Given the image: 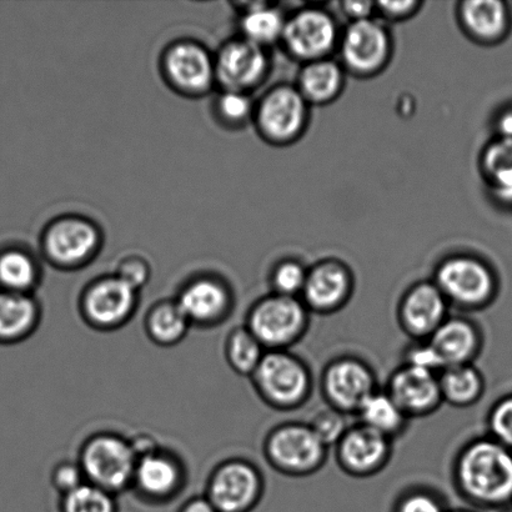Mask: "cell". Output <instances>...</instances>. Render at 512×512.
Masks as SVG:
<instances>
[{
  "instance_id": "6da1fadb",
  "label": "cell",
  "mask_w": 512,
  "mask_h": 512,
  "mask_svg": "<svg viewBox=\"0 0 512 512\" xmlns=\"http://www.w3.org/2000/svg\"><path fill=\"white\" fill-rule=\"evenodd\" d=\"M456 488L480 506H501L512 501V451L491 438L469 441L456 456Z\"/></svg>"
},
{
  "instance_id": "7a4b0ae2",
  "label": "cell",
  "mask_w": 512,
  "mask_h": 512,
  "mask_svg": "<svg viewBox=\"0 0 512 512\" xmlns=\"http://www.w3.org/2000/svg\"><path fill=\"white\" fill-rule=\"evenodd\" d=\"M250 379L259 398L279 411L301 408L313 393L308 364L289 350L266 351Z\"/></svg>"
},
{
  "instance_id": "3957f363",
  "label": "cell",
  "mask_w": 512,
  "mask_h": 512,
  "mask_svg": "<svg viewBox=\"0 0 512 512\" xmlns=\"http://www.w3.org/2000/svg\"><path fill=\"white\" fill-rule=\"evenodd\" d=\"M78 463L87 483L117 496L132 489L138 458L124 436L100 431L89 436L79 450Z\"/></svg>"
},
{
  "instance_id": "277c9868",
  "label": "cell",
  "mask_w": 512,
  "mask_h": 512,
  "mask_svg": "<svg viewBox=\"0 0 512 512\" xmlns=\"http://www.w3.org/2000/svg\"><path fill=\"white\" fill-rule=\"evenodd\" d=\"M310 314L300 298L273 293L255 301L245 326L266 351L289 350L304 338Z\"/></svg>"
},
{
  "instance_id": "5b68a950",
  "label": "cell",
  "mask_w": 512,
  "mask_h": 512,
  "mask_svg": "<svg viewBox=\"0 0 512 512\" xmlns=\"http://www.w3.org/2000/svg\"><path fill=\"white\" fill-rule=\"evenodd\" d=\"M268 464L278 473L291 478H305L323 468L328 446L308 423H284L269 431L263 446Z\"/></svg>"
},
{
  "instance_id": "8992f818",
  "label": "cell",
  "mask_w": 512,
  "mask_h": 512,
  "mask_svg": "<svg viewBox=\"0 0 512 512\" xmlns=\"http://www.w3.org/2000/svg\"><path fill=\"white\" fill-rule=\"evenodd\" d=\"M40 243L45 259L55 268L77 270L99 254L102 230L83 215H62L45 227Z\"/></svg>"
},
{
  "instance_id": "52a82bcc",
  "label": "cell",
  "mask_w": 512,
  "mask_h": 512,
  "mask_svg": "<svg viewBox=\"0 0 512 512\" xmlns=\"http://www.w3.org/2000/svg\"><path fill=\"white\" fill-rule=\"evenodd\" d=\"M140 291L113 274L90 281L79 298V313L90 328L114 331L133 319Z\"/></svg>"
},
{
  "instance_id": "ba28073f",
  "label": "cell",
  "mask_w": 512,
  "mask_h": 512,
  "mask_svg": "<svg viewBox=\"0 0 512 512\" xmlns=\"http://www.w3.org/2000/svg\"><path fill=\"white\" fill-rule=\"evenodd\" d=\"M160 72L174 92L188 98L207 95L217 85L215 55L194 39H179L163 50Z\"/></svg>"
},
{
  "instance_id": "9c48e42d",
  "label": "cell",
  "mask_w": 512,
  "mask_h": 512,
  "mask_svg": "<svg viewBox=\"0 0 512 512\" xmlns=\"http://www.w3.org/2000/svg\"><path fill=\"white\" fill-rule=\"evenodd\" d=\"M434 283L450 305L468 311L491 303L496 291L493 271L473 256H451L436 269Z\"/></svg>"
},
{
  "instance_id": "30bf717a",
  "label": "cell",
  "mask_w": 512,
  "mask_h": 512,
  "mask_svg": "<svg viewBox=\"0 0 512 512\" xmlns=\"http://www.w3.org/2000/svg\"><path fill=\"white\" fill-rule=\"evenodd\" d=\"M265 490L263 473L252 461H222L209 475L205 496L218 512H250Z\"/></svg>"
},
{
  "instance_id": "8fae6325",
  "label": "cell",
  "mask_w": 512,
  "mask_h": 512,
  "mask_svg": "<svg viewBox=\"0 0 512 512\" xmlns=\"http://www.w3.org/2000/svg\"><path fill=\"white\" fill-rule=\"evenodd\" d=\"M376 390L378 384L374 370L355 356L331 360L321 375V393L326 404L344 415L358 414Z\"/></svg>"
},
{
  "instance_id": "7c38bea8",
  "label": "cell",
  "mask_w": 512,
  "mask_h": 512,
  "mask_svg": "<svg viewBox=\"0 0 512 512\" xmlns=\"http://www.w3.org/2000/svg\"><path fill=\"white\" fill-rule=\"evenodd\" d=\"M308 119V102L296 88L280 85L255 105L254 122L261 137L273 144L294 142Z\"/></svg>"
},
{
  "instance_id": "4fadbf2b",
  "label": "cell",
  "mask_w": 512,
  "mask_h": 512,
  "mask_svg": "<svg viewBox=\"0 0 512 512\" xmlns=\"http://www.w3.org/2000/svg\"><path fill=\"white\" fill-rule=\"evenodd\" d=\"M175 301L192 326L213 328L232 314L234 296L227 281L204 274L188 280Z\"/></svg>"
},
{
  "instance_id": "5bb4252c",
  "label": "cell",
  "mask_w": 512,
  "mask_h": 512,
  "mask_svg": "<svg viewBox=\"0 0 512 512\" xmlns=\"http://www.w3.org/2000/svg\"><path fill=\"white\" fill-rule=\"evenodd\" d=\"M268 68L264 48L242 37L224 43L215 54V78L220 90L250 94L263 82Z\"/></svg>"
},
{
  "instance_id": "9a60e30c",
  "label": "cell",
  "mask_w": 512,
  "mask_h": 512,
  "mask_svg": "<svg viewBox=\"0 0 512 512\" xmlns=\"http://www.w3.org/2000/svg\"><path fill=\"white\" fill-rule=\"evenodd\" d=\"M391 455L393 440L360 423L349 426L335 445L336 463L345 474L354 478L379 474L390 463Z\"/></svg>"
},
{
  "instance_id": "2e32d148",
  "label": "cell",
  "mask_w": 512,
  "mask_h": 512,
  "mask_svg": "<svg viewBox=\"0 0 512 512\" xmlns=\"http://www.w3.org/2000/svg\"><path fill=\"white\" fill-rule=\"evenodd\" d=\"M281 40L293 57L310 63L326 58L338 40V29L324 10L303 9L286 20Z\"/></svg>"
},
{
  "instance_id": "e0dca14e",
  "label": "cell",
  "mask_w": 512,
  "mask_h": 512,
  "mask_svg": "<svg viewBox=\"0 0 512 512\" xmlns=\"http://www.w3.org/2000/svg\"><path fill=\"white\" fill-rule=\"evenodd\" d=\"M391 40L388 30L374 19L351 22L341 39L345 67L358 75L380 72L388 63Z\"/></svg>"
},
{
  "instance_id": "ac0fdd59",
  "label": "cell",
  "mask_w": 512,
  "mask_h": 512,
  "mask_svg": "<svg viewBox=\"0 0 512 512\" xmlns=\"http://www.w3.org/2000/svg\"><path fill=\"white\" fill-rule=\"evenodd\" d=\"M449 306L434 281H421L406 290L400 300V328L415 341L428 340L449 318Z\"/></svg>"
},
{
  "instance_id": "d6986e66",
  "label": "cell",
  "mask_w": 512,
  "mask_h": 512,
  "mask_svg": "<svg viewBox=\"0 0 512 512\" xmlns=\"http://www.w3.org/2000/svg\"><path fill=\"white\" fill-rule=\"evenodd\" d=\"M354 279L348 266L340 261L325 260L308 270L301 300L310 313L331 315L349 303Z\"/></svg>"
},
{
  "instance_id": "ffe728a7",
  "label": "cell",
  "mask_w": 512,
  "mask_h": 512,
  "mask_svg": "<svg viewBox=\"0 0 512 512\" xmlns=\"http://www.w3.org/2000/svg\"><path fill=\"white\" fill-rule=\"evenodd\" d=\"M185 483V469L177 455L159 449L138 459L132 489L149 503L163 504L177 498Z\"/></svg>"
},
{
  "instance_id": "44dd1931",
  "label": "cell",
  "mask_w": 512,
  "mask_h": 512,
  "mask_svg": "<svg viewBox=\"0 0 512 512\" xmlns=\"http://www.w3.org/2000/svg\"><path fill=\"white\" fill-rule=\"evenodd\" d=\"M386 393L409 419L429 416L444 403L439 374L406 364L390 375Z\"/></svg>"
},
{
  "instance_id": "7402d4cb",
  "label": "cell",
  "mask_w": 512,
  "mask_h": 512,
  "mask_svg": "<svg viewBox=\"0 0 512 512\" xmlns=\"http://www.w3.org/2000/svg\"><path fill=\"white\" fill-rule=\"evenodd\" d=\"M428 341L439 355L444 369L473 364L483 348V336L478 325L463 316H449Z\"/></svg>"
},
{
  "instance_id": "603a6c76",
  "label": "cell",
  "mask_w": 512,
  "mask_h": 512,
  "mask_svg": "<svg viewBox=\"0 0 512 512\" xmlns=\"http://www.w3.org/2000/svg\"><path fill=\"white\" fill-rule=\"evenodd\" d=\"M42 320V309L33 294L0 290V345L22 343Z\"/></svg>"
},
{
  "instance_id": "cb8c5ba5",
  "label": "cell",
  "mask_w": 512,
  "mask_h": 512,
  "mask_svg": "<svg viewBox=\"0 0 512 512\" xmlns=\"http://www.w3.org/2000/svg\"><path fill=\"white\" fill-rule=\"evenodd\" d=\"M144 328L152 343L169 348L187 338L192 324L175 299H165L149 308L145 315Z\"/></svg>"
},
{
  "instance_id": "d4e9b609",
  "label": "cell",
  "mask_w": 512,
  "mask_h": 512,
  "mask_svg": "<svg viewBox=\"0 0 512 512\" xmlns=\"http://www.w3.org/2000/svg\"><path fill=\"white\" fill-rule=\"evenodd\" d=\"M460 23L471 38L493 42L506 28L505 5L498 0H468L460 4Z\"/></svg>"
},
{
  "instance_id": "484cf974",
  "label": "cell",
  "mask_w": 512,
  "mask_h": 512,
  "mask_svg": "<svg viewBox=\"0 0 512 512\" xmlns=\"http://www.w3.org/2000/svg\"><path fill=\"white\" fill-rule=\"evenodd\" d=\"M443 401L455 408H470L484 395L485 380L474 364L449 366L439 374Z\"/></svg>"
},
{
  "instance_id": "4316f807",
  "label": "cell",
  "mask_w": 512,
  "mask_h": 512,
  "mask_svg": "<svg viewBox=\"0 0 512 512\" xmlns=\"http://www.w3.org/2000/svg\"><path fill=\"white\" fill-rule=\"evenodd\" d=\"M343 85V70L325 58L306 63L299 75L298 90L306 102L325 104L338 97Z\"/></svg>"
},
{
  "instance_id": "83f0119b",
  "label": "cell",
  "mask_w": 512,
  "mask_h": 512,
  "mask_svg": "<svg viewBox=\"0 0 512 512\" xmlns=\"http://www.w3.org/2000/svg\"><path fill=\"white\" fill-rule=\"evenodd\" d=\"M356 415L360 424L390 440L403 434L410 420L386 390L379 389L365 401Z\"/></svg>"
},
{
  "instance_id": "f1b7e54d",
  "label": "cell",
  "mask_w": 512,
  "mask_h": 512,
  "mask_svg": "<svg viewBox=\"0 0 512 512\" xmlns=\"http://www.w3.org/2000/svg\"><path fill=\"white\" fill-rule=\"evenodd\" d=\"M286 20L280 10L264 3L249 4L240 18L242 38L261 48L278 42L283 37Z\"/></svg>"
},
{
  "instance_id": "f546056e",
  "label": "cell",
  "mask_w": 512,
  "mask_h": 512,
  "mask_svg": "<svg viewBox=\"0 0 512 512\" xmlns=\"http://www.w3.org/2000/svg\"><path fill=\"white\" fill-rule=\"evenodd\" d=\"M39 283L40 268L32 255L19 249L0 254V290L32 294Z\"/></svg>"
},
{
  "instance_id": "4dcf8cb0",
  "label": "cell",
  "mask_w": 512,
  "mask_h": 512,
  "mask_svg": "<svg viewBox=\"0 0 512 512\" xmlns=\"http://www.w3.org/2000/svg\"><path fill=\"white\" fill-rule=\"evenodd\" d=\"M265 353L264 346L245 325L234 328L225 340V360L230 369L238 375L250 378L263 360Z\"/></svg>"
},
{
  "instance_id": "1f68e13d",
  "label": "cell",
  "mask_w": 512,
  "mask_h": 512,
  "mask_svg": "<svg viewBox=\"0 0 512 512\" xmlns=\"http://www.w3.org/2000/svg\"><path fill=\"white\" fill-rule=\"evenodd\" d=\"M60 512H118L117 496L90 483L63 495Z\"/></svg>"
},
{
  "instance_id": "d6a6232c",
  "label": "cell",
  "mask_w": 512,
  "mask_h": 512,
  "mask_svg": "<svg viewBox=\"0 0 512 512\" xmlns=\"http://www.w3.org/2000/svg\"><path fill=\"white\" fill-rule=\"evenodd\" d=\"M255 105L250 94L220 90L214 102V115L220 124L228 128H239L254 118Z\"/></svg>"
},
{
  "instance_id": "836d02e7",
  "label": "cell",
  "mask_w": 512,
  "mask_h": 512,
  "mask_svg": "<svg viewBox=\"0 0 512 512\" xmlns=\"http://www.w3.org/2000/svg\"><path fill=\"white\" fill-rule=\"evenodd\" d=\"M306 278L308 270L303 265L298 261L285 260L275 266L270 283L273 286V293L299 298L303 293Z\"/></svg>"
},
{
  "instance_id": "e575fe53",
  "label": "cell",
  "mask_w": 512,
  "mask_h": 512,
  "mask_svg": "<svg viewBox=\"0 0 512 512\" xmlns=\"http://www.w3.org/2000/svg\"><path fill=\"white\" fill-rule=\"evenodd\" d=\"M308 424L315 435L318 436L328 448L338 444L339 440L343 438V435L346 433V430L349 429L346 415L330 408V406L315 413Z\"/></svg>"
},
{
  "instance_id": "d590c367",
  "label": "cell",
  "mask_w": 512,
  "mask_h": 512,
  "mask_svg": "<svg viewBox=\"0 0 512 512\" xmlns=\"http://www.w3.org/2000/svg\"><path fill=\"white\" fill-rule=\"evenodd\" d=\"M490 438L512 451V396L498 401L490 410Z\"/></svg>"
},
{
  "instance_id": "8d00e7d4",
  "label": "cell",
  "mask_w": 512,
  "mask_h": 512,
  "mask_svg": "<svg viewBox=\"0 0 512 512\" xmlns=\"http://www.w3.org/2000/svg\"><path fill=\"white\" fill-rule=\"evenodd\" d=\"M114 274L124 280L125 283L133 286L134 289L142 291L152 278V268L142 256L129 255L119 261Z\"/></svg>"
},
{
  "instance_id": "74e56055",
  "label": "cell",
  "mask_w": 512,
  "mask_h": 512,
  "mask_svg": "<svg viewBox=\"0 0 512 512\" xmlns=\"http://www.w3.org/2000/svg\"><path fill=\"white\" fill-rule=\"evenodd\" d=\"M50 483L60 496H63L87 483V480L78 461L64 460L54 466L50 474Z\"/></svg>"
},
{
  "instance_id": "f35d334b",
  "label": "cell",
  "mask_w": 512,
  "mask_h": 512,
  "mask_svg": "<svg viewBox=\"0 0 512 512\" xmlns=\"http://www.w3.org/2000/svg\"><path fill=\"white\" fill-rule=\"evenodd\" d=\"M404 364L428 370L435 374H440L444 370L439 355L436 354L428 340L415 341V344L409 346L405 353Z\"/></svg>"
},
{
  "instance_id": "ab89813d",
  "label": "cell",
  "mask_w": 512,
  "mask_h": 512,
  "mask_svg": "<svg viewBox=\"0 0 512 512\" xmlns=\"http://www.w3.org/2000/svg\"><path fill=\"white\" fill-rule=\"evenodd\" d=\"M396 512H445L443 503L429 490H411L396 505Z\"/></svg>"
},
{
  "instance_id": "60d3db41",
  "label": "cell",
  "mask_w": 512,
  "mask_h": 512,
  "mask_svg": "<svg viewBox=\"0 0 512 512\" xmlns=\"http://www.w3.org/2000/svg\"><path fill=\"white\" fill-rule=\"evenodd\" d=\"M484 167L493 178L512 170V139L505 138L491 145L485 153Z\"/></svg>"
},
{
  "instance_id": "b9f144b4",
  "label": "cell",
  "mask_w": 512,
  "mask_h": 512,
  "mask_svg": "<svg viewBox=\"0 0 512 512\" xmlns=\"http://www.w3.org/2000/svg\"><path fill=\"white\" fill-rule=\"evenodd\" d=\"M418 2H381L378 3L380 12L390 19H404L418 9Z\"/></svg>"
},
{
  "instance_id": "7bdbcfd3",
  "label": "cell",
  "mask_w": 512,
  "mask_h": 512,
  "mask_svg": "<svg viewBox=\"0 0 512 512\" xmlns=\"http://www.w3.org/2000/svg\"><path fill=\"white\" fill-rule=\"evenodd\" d=\"M343 8L344 14L348 15L351 22H358V20L369 19L371 12H373V5L370 2H344L340 4Z\"/></svg>"
},
{
  "instance_id": "ee69618b",
  "label": "cell",
  "mask_w": 512,
  "mask_h": 512,
  "mask_svg": "<svg viewBox=\"0 0 512 512\" xmlns=\"http://www.w3.org/2000/svg\"><path fill=\"white\" fill-rule=\"evenodd\" d=\"M178 512H218L213 504L207 499V496H194V498L185 501Z\"/></svg>"
},
{
  "instance_id": "f6af8a7d",
  "label": "cell",
  "mask_w": 512,
  "mask_h": 512,
  "mask_svg": "<svg viewBox=\"0 0 512 512\" xmlns=\"http://www.w3.org/2000/svg\"><path fill=\"white\" fill-rule=\"evenodd\" d=\"M501 130L505 134V137L512 139V113L506 114L500 124Z\"/></svg>"
},
{
  "instance_id": "bcb514c9",
  "label": "cell",
  "mask_w": 512,
  "mask_h": 512,
  "mask_svg": "<svg viewBox=\"0 0 512 512\" xmlns=\"http://www.w3.org/2000/svg\"><path fill=\"white\" fill-rule=\"evenodd\" d=\"M455 512H468V511H455Z\"/></svg>"
},
{
  "instance_id": "7dc6e473",
  "label": "cell",
  "mask_w": 512,
  "mask_h": 512,
  "mask_svg": "<svg viewBox=\"0 0 512 512\" xmlns=\"http://www.w3.org/2000/svg\"><path fill=\"white\" fill-rule=\"evenodd\" d=\"M505 512H512V510H508V511H505Z\"/></svg>"
}]
</instances>
